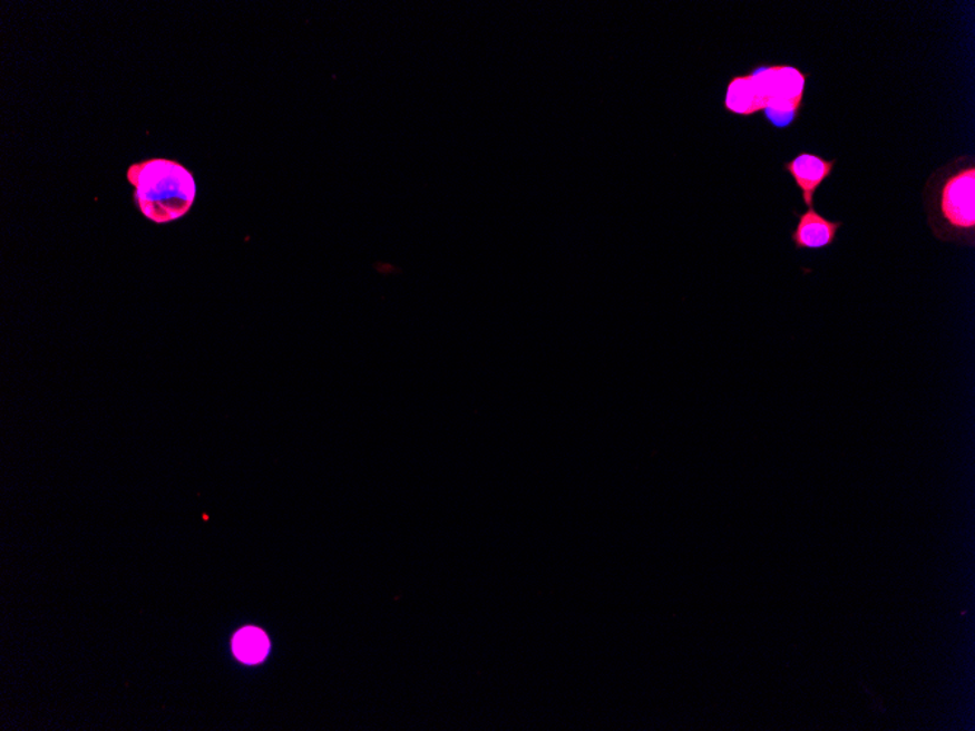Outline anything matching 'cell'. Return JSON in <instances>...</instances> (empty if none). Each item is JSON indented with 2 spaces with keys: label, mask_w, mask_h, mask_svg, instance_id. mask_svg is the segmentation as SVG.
Here are the masks:
<instances>
[{
  "label": "cell",
  "mask_w": 975,
  "mask_h": 731,
  "mask_svg": "<svg viewBox=\"0 0 975 731\" xmlns=\"http://www.w3.org/2000/svg\"><path fill=\"white\" fill-rule=\"evenodd\" d=\"M932 233L939 242L974 247L975 163L963 155L937 168L923 188Z\"/></svg>",
  "instance_id": "cell-1"
},
{
  "label": "cell",
  "mask_w": 975,
  "mask_h": 731,
  "mask_svg": "<svg viewBox=\"0 0 975 731\" xmlns=\"http://www.w3.org/2000/svg\"><path fill=\"white\" fill-rule=\"evenodd\" d=\"M749 74L764 100L766 119L776 129H788L803 110L809 74L789 65H760Z\"/></svg>",
  "instance_id": "cell-2"
},
{
  "label": "cell",
  "mask_w": 975,
  "mask_h": 731,
  "mask_svg": "<svg viewBox=\"0 0 975 731\" xmlns=\"http://www.w3.org/2000/svg\"><path fill=\"white\" fill-rule=\"evenodd\" d=\"M836 159H826L821 155L800 153L791 162L783 164L786 173L793 178L796 187L802 195L803 204L813 207L815 195L819 187L832 176Z\"/></svg>",
  "instance_id": "cell-3"
},
{
  "label": "cell",
  "mask_w": 975,
  "mask_h": 731,
  "mask_svg": "<svg viewBox=\"0 0 975 731\" xmlns=\"http://www.w3.org/2000/svg\"><path fill=\"white\" fill-rule=\"evenodd\" d=\"M798 224L791 231V242L796 250H819L831 247L836 243L841 221H831L819 214L815 207L803 214H798Z\"/></svg>",
  "instance_id": "cell-4"
},
{
  "label": "cell",
  "mask_w": 975,
  "mask_h": 731,
  "mask_svg": "<svg viewBox=\"0 0 975 731\" xmlns=\"http://www.w3.org/2000/svg\"><path fill=\"white\" fill-rule=\"evenodd\" d=\"M724 107L732 115L745 117L764 111V100L751 74L738 75L730 79Z\"/></svg>",
  "instance_id": "cell-5"
},
{
  "label": "cell",
  "mask_w": 975,
  "mask_h": 731,
  "mask_svg": "<svg viewBox=\"0 0 975 731\" xmlns=\"http://www.w3.org/2000/svg\"><path fill=\"white\" fill-rule=\"evenodd\" d=\"M233 647L240 660L253 664L265 657L267 650H270V641L261 630L246 628L235 635Z\"/></svg>",
  "instance_id": "cell-6"
}]
</instances>
